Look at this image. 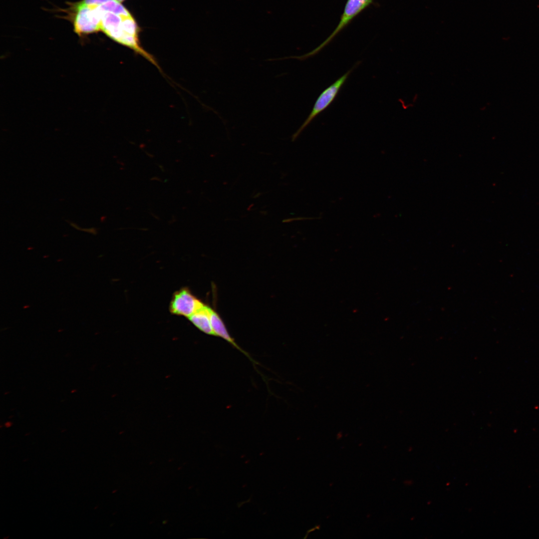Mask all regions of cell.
I'll return each mask as SVG.
<instances>
[{
	"label": "cell",
	"instance_id": "cell-1",
	"mask_svg": "<svg viewBox=\"0 0 539 539\" xmlns=\"http://www.w3.org/2000/svg\"><path fill=\"white\" fill-rule=\"evenodd\" d=\"M373 0H347L339 21L332 32L319 45L311 51L300 56H291L300 61L312 57L327 45L350 22L373 2Z\"/></svg>",
	"mask_w": 539,
	"mask_h": 539
},
{
	"label": "cell",
	"instance_id": "cell-2",
	"mask_svg": "<svg viewBox=\"0 0 539 539\" xmlns=\"http://www.w3.org/2000/svg\"><path fill=\"white\" fill-rule=\"evenodd\" d=\"M360 63L357 62L351 69L337 79L335 82L325 89L317 97L312 109L307 118L297 130L292 135V141L295 140L303 130L320 113L327 108L336 97L340 89L346 82L347 79Z\"/></svg>",
	"mask_w": 539,
	"mask_h": 539
},
{
	"label": "cell",
	"instance_id": "cell-3",
	"mask_svg": "<svg viewBox=\"0 0 539 539\" xmlns=\"http://www.w3.org/2000/svg\"><path fill=\"white\" fill-rule=\"evenodd\" d=\"M74 30L79 35L87 34L101 29L102 11L98 5H87L80 2L76 6Z\"/></svg>",
	"mask_w": 539,
	"mask_h": 539
},
{
	"label": "cell",
	"instance_id": "cell-4",
	"mask_svg": "<svg viewBox=\"0 0 539 539\" xmlns=\"http://www.w3.org/2000/svg\"><path fill=\"white\" fill-rule=\"evenodd\" d=\"M203 305L187 288H184L175 293L170 309L173 314L189 317Z\"/></svg>",
	"mask_w": 539,
	"mask_h": 539
},
{
	"label": "cell",
	"instance_id": "cell-5",
	"mask_svg": "<svg viewBox=\"0 0 539 539\" xmlns=\"http://www.w3.org/2000/svg\"><path fill=\"white\" fill-rule=\"evenodd\" d=\"M210 319L214 335L223 338L247 356L254 364H257L256 362L251 358L250 355L236 343L235 340L229 334L226 326L220 315L216 311L212 308L210 311Z\"/></svg>",
	"mask_w": 539,
	"mask_h": 539
},
{
	"label": "cell",
	"instance_id": "cell-6",
	"mask_svg": "<svg viewBox=\"0 0 539 539\" xmlns=\"http://www.w3.org/2000/svg\"><path fill=\"white\" fill-rule=\"evenodd\" d=\"M211 309V308L204 304L188 318L200 330L214 335L210 319Z\"/></svg>",
	"mask_w": 539,
	"mask_h": 539
},
{
	"label": "cell",
	"instance_id": "cell-7",
	"mask_svg": "<svg viewBox=\"0 0 539 539\" xmlns=\"http://www.w3.org/2000/svg\"><path fill=\"white\" fill-rule=\"evenodd\" d=\"M98 7L103 11H109L126 16L131 15L127 9L120 4V2L115 0H108L99 5Z\"/></svg>",
	"mask_w": 539,
	"mask_h": 539
},
{
	"label": "cell",
	"instance_id": "cell-8",
	"mask_svg": "<svg viewBox=\"0 0 539 539\" xmlns=\"http://www.w3.org/2000/svg\"><path fill=\"white\" fill-rule=\"evenodd\" d=\"M110 0H84L81 2L87 5H100Z\"/></svg>",
	"mask_w": 539,
	"mask_h": 539
}]
</instances>
